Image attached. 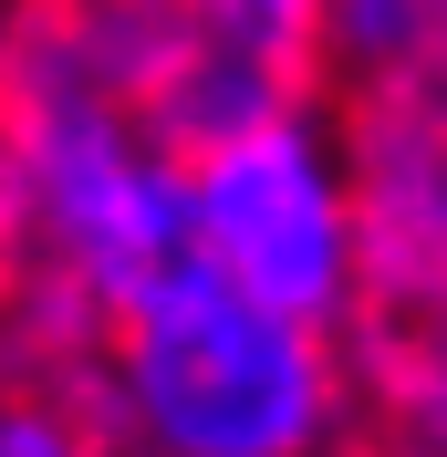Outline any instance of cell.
I'll use <instances>...</instances> for the list:
<instances>
[{"instance_id":"cell-6","label":"cell","mask_w":447,"mask_h":457,"mask_svg":"<svg viewBox=\"0 0 447 457\" xmlns=\"http://www.w3.org/2000/svg\"><path fill=\"white\" fill-rule=\"evenodd\" d=\"M188 21H198L208 53H240L281 94H312L333 73V53H323V0H188Z\"/></svg>"},{"instance_id":"cell-4","label":"cell","mask_w":447,"mask_h":457,"mask_svg":"<svg viewBox=\"0 0 447 457\" xmlns=\"http://www.w3.org/2000/svg\"><path fill=\"white\" fill-rule=\"evenodd\" d=\"M375 416L395 427L406 457H447V291L437 302H375L354 322Z\"/></svg>"},{"instance_id":"cell-5","label":"cell","mask_w":447,"mask_h":457,"mask_svg":"<svg viewBox=\"0 0 447 457\" xmlns=\"http://www.w3.org/2000/svg\"><path fill=\"white\" fill-rule=\"evenodd\" d=\"M323 53L364 94L447 73V0H323Z\"/></svg>"},{"instance_id":"cell-3","label":"cell","mask_w":447,"mask_h":457,"mask_svg":"<svg viewBox=\"0 0 447 457\" xmlns=\"http://www.w3.org/2000/svg\"><path fill=\"white\" fill-rule=\"evenodd\" d=\"M188 250L281 312L354 333L375 312V219H364L354 125L291 94L188 145Z\"/></svg>"},{"instance_id":"cell-2","label":"cell","mask_w":447,"mask_h":457,"mask_svg":"<svg viewBox=\"0 0 447 457\" xmlns=\"http://www.w3.org/2000/svg\"><path fill=\"white\" fill-rule=\"evenodd\" d=\"M188 260V145L146 104L11 62V270L125 312Z\"/></svg>"},{"instance_id":"cell-1","label":"cell","mask_w":447,"mask_h":457,"mask_svg":"<svg viewBox=\"0 0 447 457\" xmlns=\"http://www.w3.org/2000/svg\"><path fill=\"white\" fill-rule=\"evenodd\" d=\"M114 457H343L375 405L354 333L240 291L208 260H177L114 312L105 353L63 374Z\"/></svg>"},{"instance_id":"cell-7","label":"cell","mask_w":447,"mask_h":457,"mask_svg":"<svg viewBox=\"0 0 447 457\" xmlns=\"http://www.w3.org/2000/svg\"><path fill=\"white\" fill-rule=\"evenodd\" d=\"M0 457H114V447L63 385H21L11 416H0Z\"/></svg>"}]
</instances>
